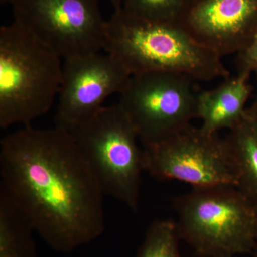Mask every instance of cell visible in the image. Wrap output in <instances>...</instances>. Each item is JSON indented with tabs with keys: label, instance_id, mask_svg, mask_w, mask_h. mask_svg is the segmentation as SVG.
Returning <instances> with one entry per match:
<instances>
[{
	"label": "cell",
	"instance_id": "6da1fadb",
	"mask_svg": "<svg viewBox=\"0 0 257 257\" xmlns=\"http://www.w3.org/2000/svg\"><path fill=\"white\" fill-rule=\"evenodd\" d=\"M0 189L52 249L70 253L105 230L104 192L68 130L31 125L0 143Z\"/></svg>",
	"mask_w": 257,
	"mask_h": 257
},
{
	"label": "cell",
	"instance_id": "7a4b0ae2",
	"mask_svg": "<svg viewBox=\"0 0 257 257\" xmlns=\"http://www.w3.org/2000/svg\"><path fill=\"white\" fill-rule=\"evenodd\" d=\"M104 50L117 57L132 75L172 72L198 82L230 77L222 58L196 41L182 24L147 21L123 8L107 21Z\"/></svg>",
	"mask_w": 257,
	"mask_h": 257
},
{
	"label": "cell",
	"instance_id": "ac0fdd59",
	"mask_svg": "<svg viewBox=\"0 0 257 257\" xmlns=\"http://www.w3.org/2000/svg\"><path fill=\"white\" fill-rule=\"evenodd\" d=\"M12 0H0V3L2 5H5L7 4H11Z\"/></svg>",
	"mask_w": 257,
	"mask_h": 257
},
{
	"label": "cell",
	"instance_id": "3957f363",
	"mask_svg": "<svg viewBox=\"0 0 257 257\" xmlns=\"http://www.w3.org/2000/svg\"><path fill=\"white\" fill-rule=\"evenodd\" d=\"M179 237L199 257L252 253L257 207L234 186L192 188L173 200Z\"/></svg>",
	"mask_w": 257,
	"mask_h": 257
},
{
	"label": "cell",
	"instance_id": "5b68a950",
	"mask_svg": "<svg viewBox=\"0 0 257 257\" xmlns=\"http://www.w3.org/2000/svg\"><path fill=\"white\" fill-rule=\"evenodd\" d=\"M90 166L105 195L138 211L144 170L143 149L119 104L103 106L90 119L67 130Z\"/></svg>",
	"mask_w": 257,
	"mask_h": 257
},
{
	"label": "cell",
	"instance_id": "ffe728a7",
	"mask_svg": "<svg viewBox=\"0 0 257 257\" xmlns=\"http://www.w3.org/2000/svg\"><path fill=\"white\" fill-rule=\"evenodd\" d=\"M191 3V5H194L195 4V3H198V2L201 1V0H189Z\"/></svg>",
	"mask_w": 257,
	"mask_h": 257
},
{
	"label": "cell",
	"instance_id": "44dd1931",
	"mask_svg": "<svg viewBox=\"0 0 257 257\" xmlns=\"http://www.w3.org/2000/svg\"><path fill=\"white\" fill-rule=\"evenodd\" d=\"M253 109H256V110H257V106H256V107L253 108Z\"/></svg>",
	"mask_w": 257,
	"mask_h": 257
},
{
	"label": "cell",
	"instance_id": "52a82bcc",
	"mask_svg": "<svg viewBox=\"0 0 257 257\" xmlns=\"http://www.w3.org/2000/svg\"><path fill=\"white\" fill-rule=\"evenodd\" d=\"M144 170L159 181H177L192 188L237 184L225 138L190 125L159 143L143 145Z\"/></svg>",
	"mask_w": 257,
	"mask_h": 257
},
{
	"label": "cell",
	"instance_id": "7c38bea8",
	"mask_svg": "<svg viewBox=\"0 0 257 257\" xmlns=\"http://www.w3.org/2000/svg\"><path fill=\"white\" fill-rule=\"evenodd\" d=\"M225 139L234 160L236 187L257 207V110L247 109Z\"/></svg>",
	"mask_w": 257,
	"mask_h": 257
},
{
	"label": "cell",
	"instance_id": "8fae6325",
	"mask_svg": "<svg viewBox=\"0 0 257 257\" xmlns=\"http://www.w3.org/2000/svg\"><path fill=\"white\" fill-rule=\"evenodd\" d=\"M248 76L238 74L224 79L220 85L197 94V119L199 127L209 134L229 131L241 121L247 109L249 96Z\"/></svg>",
	"mask_w": 257,
	"mask_h": 257
},
{
	"label": "cell",
	"instance_id": "ba28073f",
	"mask_svg": "<svg viewBox=\"0 0 257 257\" xmlns=\"http://www.w3.org/2000/svg\"><path fill=\"white\" fill-rule=\"evenodd\" d=\"M14 21L63 60L104 50L98 0H12Z\"/></svg>",
	"mask_w": 257,
	"mask_h": 257
},
{
	"label": "cell",
	"instance_id": "e0dca14e",
	"mask_svg": "<svg viewBox=\"0 0 257 257\" xmlns=\"http://www.w3.org/2000/svg\"><path fill=\"white\" fill-rule=\"evenodd\" d=\"M124 0H109L111 4L114 7V11L121 9L124 4Z\"/></svg>",
	"mask_w": 257,
	"mask_h": 257
},
{
	"label": "cell",
	"instance_id": "277c9868",
	"mask_svg": "<svg viewBox=\"0 0 257 257\" xmlns=\"http://www.w3.org/2000/svg\"><path fill=\"white\" fill-rule=\"evenodd\" d=\"M18 23L0 29V127L31 125L60 92L63 63Z\"/></svg>",
	"mask_w": 257,
	"mask_h": 257
},
{
	"label": "cell",
	"instance_id": "9a60e30c",
	"mask_svg": "<svg viewBox=\"0 0 257 257\" xmlns=\"http://www.w3.org/2000/svg\"><path fill=\"white\" fill-rule=\"evenodd\" d=\"M175 221L160 219L149 226L136 257H183Z\"/></svg>",
	"mask_w": 257,
	"mask_h": 257
},
{
	"label": "cell",
	"instance_id": "5bb4252c",
	"mask_svg": "<svg viewBox=\"0 0 257 257\" xmlns=\"http://www.w3.org/2000/svg\"><path fill=\"white\" fill-rule=\"evenodd\" d=\"M191 6L189 0H124L122 8L147 21L182 24Z\"/></svg>",
	"mask_w": 257,
	"mask_h": 257
},
{
	"label": "cell",
	"instance_id": "d6986e66",
	"mask_svg": "<svg viewBox=\"0 0 257 257\" xmlns=\"http://www.w3.org/2000/svg\"><path fill=\"white\" fill-rule=\"evenodd\" d=\"M252 254L253 257H257V245L256 247H255L254 250H253Z\"/></svg>",
	"mask_w": 257,
	"mask_h": 257
},
{
	"label": "cell",
	"instance_id": "30bf717a",
	"mask_svg": "<svg viewBox=\"0 0 257 257\" xmlns=\"http://www.w3.org/2000/svg\"><path fill=\"white\" fill-rule=\"evenodd\" d=\"M193 38L223 58L238 53L257 30V0H201L182 22Z\"/></svg>",
	"mask_w": 257,
	"mask_h": 257
},
{
	"label": "cell",
	"instance_id": "2e32d148",
	"mask_svg": "<svg viewBox=\"0 0 257 257\" xmlns=\"http://www.w3.org/2000/svg\"><path fill=\"white\" fill-rule=\"evenodd\" d=\"M237 54L238 74L249 76L251 70L257 69V30L247 45Z\"/></svg>",
	"mask_w": 257,
	"mask_h": 257
},
{
	"label": "cell",
	"instance_id": "8992f818",
	"mask_svg": "<svg viewBox=\"0 0 257 257\" xmlns=\"http://www.w3.org/2000/svg\"><path fill=\"white\" fill-rule=\"evenodd\" d=\"M194 82L188 76L172 72H144L130 77L118 104L143 145L170 138L197 119Z\"/></svg>",
	"mask_w": 257,
	"mask_h": 257
},
{
	"label": "cell",
	"instance_id": "9c48e42d",
	"mask_svg": "<svg viewBox=\"0 0 257 257\" xmlns=\"http://www.w3.org/2000/svg\"><path fill=\"white\" fill-rule=\"evenodd\" d=\"M131 76L117 57L106 52L64 60L56 126L70 130L90 119L108 97L121 93Z\"/></svg>",
	"mask_w": 257,
	"mask_h": 257
},
{
	"label": "cell",
	"instance_id": "4fadbf2b",
	"mask_svg": "<svg viewBox=\"0 0 257 257\" xmlns=\"http://www.w3.org/2000/svg\"><path fill=\"white\" fill-rule=\"evenodd\" d=\"M33 233L28 221L0 189V257H37Z\"/></svg>",
	"mask_w": 257,
	"mask_h": 257
}]
</instances>
